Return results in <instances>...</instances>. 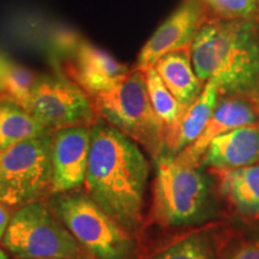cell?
Returning a JSON list of instances; mask_svg holds the SVG:
<instances>
[{"label": "cell", "instance_id": "obj_1", "mask_svg": "<svg viewBox=\"0 0 259 259\" xmlns=\"http://www.w3.org/2000/svg\"><path fill=\"white\" fill-rule=\"evenodd\" d=\"M90 134L85 192L116 222L134 233L143 221L149 162L138 143L102 119L90 126Z\"/></svg>", "mask_w": 259, "mask_h": 259}, {"label": "cell", "instance_id": "obj_2", "mask_svg": "<svg viewBox=\"0 0 259 259\" xmlns=\"http://www.w3.org/2000/svg\"><path fill=\"white\" fill-rule=\"evenodd\" d=\"M191 58L199 79L215 80L220 96L240 97L259 112V16L221 19L209 14Z\"/></svg>", "mask_w": 259, "mask_h": 259}, {"label": "cell", "instance_id": "obj_3", "mask_svg": "<svg viewBox=\"0 0 259 259\" xmlns=\"http://www.w3.org/2000/svg\"><path fill=\"white\" fill-rule=\"evenodd\" d=\"M92 101L99 118L134 139L154 160L164 153L166 127L149 99L143 71L134 67L120 82Z\"/></svg>", "mask_w": 259, "mask_h": 259}, {"label": "cell", "instance_id": "obj_4", "mask_svg": "<svg viewBox=\"0 0 259 259\" xmlns=\"http://www.w3.org/2000/svg\"><path fill=\"white\" fill-rule=\"evenodd\" d=\"M151 218L162 227H183L204 219L210 206V189L198 166L169 155L157 160Z\"/></svg>", "mask_w": 259, "mask_h": 259}, {"label": "cell", "instance_id": "obj_5", "mask_svg": "<svg viewBox=\"0 0 259 259\" xmlns=\"http://www.w3.org/2000/svg\"><path fill=\"white\" fill-rule=\"evenodd\" d=\"M48 206L94 259H135L132 232L108 215L88 194L60 193Z\"/></svg>", "mask_w": 259, "mask_h": 259}, {"label": "cell", "instance_id": "obj_6", "mask_svg": "<svg viewBox=\"0 0 259 259\" xmlns=\"http://www.w3.org/2000/svg\"><path fill=\"white\" fill-rule=\"evenodd\" d=\"M2 245L15 257L23 259H94L48 204L40 200L16 210Z\"/></svg>", "mask_w": 259, "mask_h": 259}, {"label": "cell", "instance_id": "obj_7", "mask_svg": "<svg viewBox=\"0 0 259 259\" xmlns=\"http://www.w3.org/2000/svg\"><path fill=\"white\" fill-rule=\"evenodd\" d=\"M53 134L0 150V203L19 209L53 193Z\"/></svg>", "mask_w": 259, "mask_h": 259}, {"label": "cell", "instance_id": "obj_8", "mask_svg": "<svg viewBox=\"0 0 259 259\" xmlns=\"http://www.w3.org/2000/svg\"><path fill=\"white\" fill-rule=\"evenodd\" d=\"M28 111L51 131L92 126L97 120L90 96L67 77L41 76L32 89Z\"/></svg>", "mask_w": 259, "mask_h": 259}, {"label": "cell", "instance_id": "obj_9", "mask_svg": "<svg viewBox=\"0 0 259 259\" xmlns=\"http://www.w3.org/2000/svg\"><path fill=\"white\" fill-rule=\"evenodd\" d=\"M209 17L203 0H184L142 47L136 69L144 71L170 52L191 48L199 29Z\"/></svg>", "mask_w": 259, "mask_h": 259}, {"label": "cell", "instance_id": "obj_10", "mask_svg": "<svg viewBox=\"0 0 259 259\" xmlns=\"http://www.w3.org/2000/svg\"><path fill=\"white\" fill-rule=\"evenodd\" d=\"M90 145V126H72L53 132V194L72 192L84 186Z\"/></svg>", "mask_w": 259, "mask_h": 259}, {"label": "cell", "instance_id": "obj_11", "mask_svg": "<svg viewBox=\"0 0 259 259\" xmlns=\"http://www.w3.org/2000/svg\"><path fill=\"white\" fill-rule=\"evenodd\" d=\"M65 65L67 78L83 89L90 99L113 88L127 74L130 67L93 44L79 40L69 51Z\"/></svg>", "mask_w": 259, "mask_h": 259}, {"label": "cell", "instance_id": "obj_12", "mask_svg": "<svg viewBox=\"0 0 259 259\" xmlns=\"http://www.w3.org/2000/svg\"><path fill=\"white\" fill-rule=\"evenodd\" d=\"M259 112L255 107L240 97L220 96L208 124L192 144L184 149L176 158L183 163L198 166L210 142L232 130L258 124Z\"/></svg>", "mask_w": 259, "mask_h": 259}, {"label": "cell", "instance_id": "obj_13", "mask_svg": "<svg viewBox=\"0 0 259 259\" xmlns=\"http://www.w3.org/2000/svg\"><path fill=\"white\" fill-rule=\"evenodd\" d=\"M202 161L218 170L238 169L259 163V122L213 138Z\"/></svg>", "mask_w": 259, "mask_h": 259}, {"label": "cell", "instance_id": "obj_14", "mask_svg": "<svg viewBox=\"0 0 259 259\" xmlns=\"http://www.w3.org/2000/svg\"><path fill=\"white\" fill-rule=\"evenodd\" d=\"M218 100V84L213 79H209L198 99L186 109L176 127L167 132L164 155L176 157L202 135L215 109Z\"/></svg>", "mask_w": 259, "mask_h": 259}, {"label": "cell", "instance_id": "obj_15", "mask_svg": "<svg viewBox=\"0 0 259 259\" xmlns=\"http://www.w3.org/2000/svg\"><path fill=\"white\" fill-rule=\"evenodd\" d=\"M154 67L184 111H186L203 92L205 83L199 79L194 71L191 48L167 53Z\"/></svg>", "mask_w": 259, "mask_h": 259}, {"label": "cell", "instance_id": "obj_16", "mask_svg": "<svg viewBox=\"0 0 259 259\" xmlns=\"http://www.w3.org/2000/svg\"><path fill=\"white\" fill-rule=\"evenodd\" d=\"M221 174L222 193L241 215L259 218V163Z\"/></svg>", "mask_w": 259, "mask_h": 259}, {"label": "cell", "instance_id": "obj_17", "mask_svg": "<svg viewBox=\"0 0 259 259\" xmlns=\"http://www.w3.org/2000/svg\"><path fill=\"white\" fill-rule=\"evenodd\" d=\"M53 134L28 109L11 100L0 99V150L27 139Z\"/></svg>", "mask_w": 259, "mask_h": 259}, {"label": "cell", "instance_id": "obj_18", "mask_svg": "<svg viewBox=\"0 0 259 259\" xmlns=\"http://www.w3.org/2000/svg\"><path fill=\"white\" fill-rule=\"evenodd\" d=\"M37 78L36 74L27 67L0 53V84L4 92V99L11 100L28 109Z\"/></svg>", "mask_w": 259, "mask_h": 259}, {"label": "cell", "instance_id": "obj_19", "mask_svg": "<svg viewBox=\"0 0 259 259\" xmlns=\"http://www.w3.org/2000/svg\"><path fill=\"white\" fill-rule=\"evenodd\" d=\"M143 72L145 82H147L149 99H150L155 113L163 122L167 135L168 131L176 127L185 111L180 106V103L177 101L173 94L169 92V89L167 88V85L162 80L161 76L157 73L154 66L148 67Z\"/></svg>", "mask_w": 259, "mask_h": 259}, {"label": "cell", "instance_id": "obj_20", "mask_svg": "<svg viewBox=\"0 0 259 259\" xmlns=\"http://www.w3.org/2000/svg\"><path fill=\"white\" fill-rule=\"evenodd\" d=\"M151 259H215V252L208 234L196 233L167 246Z\"/></svg>", "mask_w": 259, "mask_h": 259}, {"label": "cell", "instance_id": "obj_21", "mask_svg": "<svg viewBox=\"0 0 259 259\" xmlns=\"http://www.w3.org/2000/svg\"><path fill=\"white\" fill-rule=\"evenodd\" d=\"M209 14L221 19L251 18L259 16L258 0H203Z\"/></svg>", "mask_w": 259, "mask_h": 259}, {"label": "cell", "instance_id": "obj_22", "mask_svg": "<svg viewBox=\"0 0 259 259\" xmlns=\"http://www.w3.org/2000/svg\"><path fill=\"white\" fill-rule=\"evenodd\" d=\"M221 259H259V241L233 245L223 253Z\"/></svg>", "mask_w": 259, "mask_h": 259}, {"label": "cell", "instance_id": "obj_23", "mask_svg": "<svg viewBox=\"0 0 259 259\" xmlns=\"http://www.w3.org/2000/svg\"><path fill=\"white\" fill-rule=\"evenodd\" d=\"M11 209L4 205L3 203H0V244H2L3 238L8 228L10 220H11Z\"/></svg>", "mask_w": 259, "mask_h": 259}, {"label": "cell", "instance_id": "obj_24", "mask_svg": "<svg viewBox=\"0 0 259 259\" xmlns=\"http://www.w3.org/2000/svg\"><path fill=\"white\" fill-rule=\"evenodd\" d=\"M0 259H9L6 252L4 250H2V248H0Z\"/></svg>", "mask_w": 259, "mask_h": 259}, {"label": "cell", "instance_id": "obj_25", "mask_svg": "<svg viewBox=\"0 0 259 259\" xmlns=\"http://www.w3.org/2000/svg\"><path fill=\"white\" fill-rule=\"evenodd\" d=\"M0 99H4V92H3L2 84H0Z\"/></svg>", "mask_w": 259, "mask_h": 259}, {"label": "cell", "instance_id": "obj_26", "mask_svg": "<svg viewBox=\"0 0 259 259\" xmlns=\"http://www.w3.org/2000/svg\"><path fill=\"white\" fill-rule=\"evenodd\" d=\"M17 259H23V258H17ZM34 259H58V258H34Z\"/></svg>", "mask_w": 259, "mask_h": 259}, {"label": "cell", "instance_id": "obj_27", "mask_svg": "<svg viewBox=\"0 0 259 259\" xmlns=\"http://www.w3.org/2000/svg\"><path fill=\"white\" fill-rule=\"evenodd\" d=\"M257 241H259V235H258V240Z\"/></svg>", "mask_w": 259, "mask_h": 259}, {"label": "cell", "instance_id": "obj_28", "mask_svg": "<svg viewBox=\"0 0 259 259\" xmlns=\"http://www.w3.org/2000/svg\"><path fill=\"white\" fill-rule=\"evenodd\" d=\"M258 5H259V0H258Z\"/></svg>", "mask_w": 259, "mask_h": 259}]
</instances>
